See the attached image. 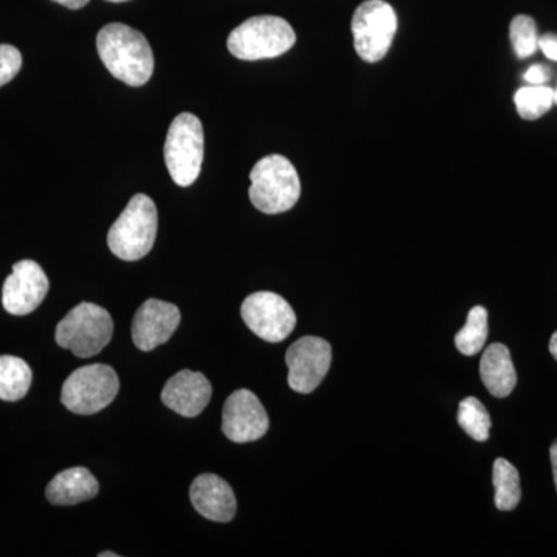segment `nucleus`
Here are the masks:
<instances>
[{
	"mask_svg": "<svg viewBox=\"0 0 557 557\" xmlns=\"http://www.w3.org/2000/svg\"><path fill=\"white\" fill-rule=\"evenodd\" d=\"M97 49L102 64L116 79L131 87L149 83L156 61L141 32L119 22L106 25L98 33Z\"/></svg>",
	"mask_w": 557,
	"mask_h": 557,
	"instance_id": "f257e3e1",
	"label": "nucleus"
},
{
	"mask_svg": "<svg viewBox=\"0 0 557 557\" xmlns=\"http://www.w3.org/2000/svg\"><path fill=\"white\" fill-rule=\"evenodd\" d=\"M159 212L146 194L132 197L126 209L110 226L108 245L116 258L135 262L148 256L157 239Z\"/></svg>",
	"mask_w": 557,
	"mask_h": 557,
	"instance_id": "f03ea898",
	"label": "nucleus"
},
{
	"mask_svg": "<svg viewBox=\"0 0 557 557\" xmlns=\"http://www.w3.org/2000/svg\"><path fill=\"white\" fill-rule=\"evenodd\" d=\"M249 200L263 214L289 211L300 197V180L292 161L284 156L263 157L252 168Z\"/></svg>",
	"mask_w": 557,
	"mask_h": 557,
	"instance_id": "7ed1b4c3",
	"label": "nucleus"
},
{
	"mask_svg": "<svg viewBox=\"0 0 557 557\" xmlns=\"http://www.w3.org/2000/svg\"><path fill=\"white\" fill-rule=\"evenodd\" d=\"M296 42V33L278 16H255L234 28L228 50L242 61H259L287 53Z\"/></svg>",
	"mask_w": 557,
	"mask_h": 557,
	"instance_id": "20e7f679",
	"label": "nucleus"
},
{
	"mask_svg": "<svg viewBox=\"0 0 557 557\" xmlns=\"http://www.w3.org/2000/svg\"><path fill=\"white\" fill-rule=\"evenodd\" d=\"M205 157V134L201 121L189 112L172 121L164 143V161L172 180L188 188L199 178Z\"/></svg>",
	"mask_w": 557,
	"mask_h": 557,
	"instance_id": "39448f33",
	"label": "nucleus"
},
{
	"mask_svg": "<svg viewBox=\"0 0 557 557\" xmlns=\"http://www.w3.org/2000/svg\"><path fill=\"white\" fill-rule=\"evenodd\" d=\"M113 321L108 310L97 304L83 302L70 310L57 327V343L75 357L90 358L108 346Z\"/></svg>",
	"mask_w": 557,
	"mask_h": 557,
	"instance_id": "423d86ee",
	"label": "nucleus"
},
{
	"mask_svg": "<svg viewBox=\"0 0 557 557\" xmlns=\"http://www.w3.org/2000/svg\"><path fill=\"white\" fill-rule=\"evenodd\" d=\"M398 17L394 7L384 0H366L351 20L355 50L362 61L375 64L386 58L395 35Z\"/></svg>",
	"mask_w": 557,
	"mask_h": 557,
	"instance_id": "0eeeda50",
	"label": "nucleus"
},
{
	"mask_svg": "<svg viewBox=\"0 0 557 557\" xmlns=\"http://www.w3.org/2000/svg\"><path fill=\"white\" fill-rule=\"evenodd\" d=\"M120 391L115 370L106 364H90L75 370L62 386L61 401L70 412L94 416L108 408Z\"/></svg>",
	"mask_w": 557,
	"mask_h": 557,
	"instance_id": "6e6552de",
	"label": "nucleus"
},
{
	"mask_svg": "<svg viewBox=\"0 0 557 557\" xmlns=\"http://www.w3.org/2000/svg\"><path fill=\"white\" fill-rule=\"evenodd\" d=\"M242 318L255 335L269 343L287 339L298 321L287 300L271 292L249 295L242 304Z\"/></svg>",
	"mask_w": 557,
	"mask_h": 557,
	"instance_id": "1a4fd4ad",
	"label": "nucleus"
},
{
	"mask_svg": "<svg viewBox=\"0 0 557 557\" xmlns=\"http://www.w3.org/2000/svg\"><path fill=\"white\" fill-rule=\"evenodd\" d=\"M285 361L289 387L298 394H311L329 373L332 346L317 336H304L289 346Z\"/></svg>",
	"mask_w": 557,
	"mask_h": 557,
	"instance_id": "9d476101",
	"label": "nucleus"
},
{
	"mask_svg": "<svg viewBox=\"0 0 557 557\" xmlns=\"http://www.w3.org/2000/svg\"><path fill=\"white\" fill-rule=\"evenodd\" d=\"M49 288V277L39 263L35 260H21L3 284V309L13 317L30 314L46 299Z\"/></svg>",
	"mask_w": 557,
	"mask_h": 557,
	"instance_id": "9b49d317",
	"label": "nucleus"
},
{
	"mask_svg": "<svg viewBox=\"0 0 557 557\" xmlns=\"http://www.w3.org/2000/svg\"><path fill=\"white\" fill-rule=\"evenodd\" d=\"M269 428V413L251 391L240 388L226 399L222 431L231 442H256L267 434Z\"/></svg>",
	"mask_w": 557,
	"mask_h": 557,
	"instance_id": "f8f14e48",
	"label": "nucleus"
},
{
	"mask_svg": "<svg viewBox=\"0 0 557 557\" xmlns=\"http://www.w3.org/2000/svg\"><path fill=\"white\" fill-rule=\"evenodd\" d=\"M182 321L177 306L159 299H148L135 313L132 322V339L143 351L168 343Z\"/></svg>",
	"mask_w": 557,
	"mask_h": 557,
	"instance_id": "ddd939ff",
	"label": "nucleus"
},
{
	"mask_svg": "<svg viewBox=\"0 0 557 557\" xmlns=\"http://www.w3.org/2000/svg\"><path fill=\"white\" fill-rule=\"evenodd\" d=\"M212 397V387L207 376L193 370H182L164 384L161 401L178 416H200Z\"/></svg>",
	"mask_w": 557,
	"mask_h": 557,
	"instance_id": "4468645a",
	"label": "nucleus"
},
{
	"mask_svg": "<svg viewBox=\"0 0 557 557\" xmlns=\"http://www.w3.org/2000/svg\"><path fill=\"white\" fill-rule=\"evenodd\" d=\"M193 507L212 522H230L237 511L236 496L228 482L214 474H201L189 491Z\"/></svg>",
	"mask_w": 557,
	"mask_h": 557,
	"instance_id": "2eb2a0df",
	"label": "nucleus"
},
{
	"mask_svg": "<svg viewBox=\"0 0 557 557\" xmlns=\"http://www.w3.org/2000/svg\"><path fill=\"white\" fill-rule=\"evenodd\" d=\"M100 493V483L89 469L78 467L60 472L46 490L50 504L70 507L81 502L91 500Z\"/></svg>",
	"mask_w": 557,
	"mask_h": 557,
	"instance_id": "dca6fc26",
	"label": "nucleus"
},
{
	"mask_svg": "<svg viewBox=\"0 0 557 557\" xmlns=\"http://www.w3.org/2000/svg\"><path fill=\"white\" fill-rule=\"evenodd\" d=\"M480 376L491 395L505 398L515 391L518 373L511 354L504 344H491L480 361Z\"/></svg>",
	"mask_w": 557,
	"mask_h": 557,
	"instance_id": "f3484780",
	"label": "nucleus"
},
{
	"mask_svg": "<svg viewBox=\"0 0 557 557\" xmlns=\"http://www.w3.org/2000/svg\"><path fill=\"white\" fill-rule=\"evenodd\" d=\"M33 372L22 358L0 357V399L20 401L30 391Z\"/></svg>",
	"mask_w": 557,
	"mask_h": 557,
	"instance_id": "a211bd4d",
	"label": "nucleus"
},
{
	"mask_svg": "<svg viewBox=\"0 0 557 557\" xmlns=\"http://www.w3.org/2000/svg\"><path fill=\"white\" fill-rule=\"evenodd\" d=\"M493 483L496 487L494 502H496L497 509L511 511V509L518 507L520 497H522L519 472L505 458H497L494 461Z\"/></svg>",
	"mask_w": 557,
	"mask_h": 557,
	"instance_id": "6ab92c4d",
	"label": "nucleus"
},
{
	"mask_svg": "<svg viewBox=\"0 0 557 557\" xmlns=\"http://www.w3.org/2000/svg\"><path fill=\"white\" fill-rule=\"evenodd\" d=\"M487 338V311L485 307H474L468 313L467 325L456 335V347L460 354L474 357L485 346Z\"/></svg>",
	"mask_w": 557,
	"mask_h": 557,
	"instance_id": "aec40b11",
	"label": "nucleus"
},
{
	"mask_svg": "<svg viewBox=\"0 0 557 557\" xmlns=\"http://www.w3.org/2000/svg\"><path fill=\"white\" fill-rule=\"evenodd\" d=\"M457 420L461 429L475 442H486L490 438L491 417L480 399L465 398L458 408Z\"/></svg>",
	"mask_w": 557,
	"mask_h": 557,
	"instance_id": "412c9836",
	"label": "nucleus"
},
{
	"mask_svg": "<svg viewBox=\"0 0 557 557\" xmlns=\"http://www.w3.org/2000/svg\"><path fill=\"white\" fill-rule=\"evenodd\" d=\"M515 102L523 120H539L555 106V90L545 86L522 87L516 94Z\"/></svg>",
	"mask_w": 557,
	"mask_h": 557,
	"instance_id": "4be33fe9",
	"label": "nucleus"
},
{
	"mask_svg": "<svg viewBox=\"0 0 557 557\" xmlns=\"http://www.w3.org/2000/svg\"><path fill=\"white\" fill-rule=\"evenodd\" d=\"M509 38H511L512 49L520 60L530 58L539 50L537 25L533 17L527 14H519L509 25Z\"/></svg>",
	"mask_w": 557,
	"mask_h": 557,
	"instance_id": "5701e85b",
	"label": "nucleus"
},
{
	"mask_svg": "<svg viewBox=\"0 0 557 557\" xmlns=\"http://www.w3.org/2000/svg\"><path fill=\"white\" fill-rule=\"evenodd\" d=\"M21 67V51L9 44H0V87L13 81Z\"/></svg>",
	"mask_w": 557,
	"mask_h": 557,
	"instance_id": "b1692460",
	"label": "nucleus"
},
{
	"mask_svg": "<svg viewBox=\"0 0 557 557\" xmlns=\"http://www.w3.org/2000/svg\"><path fill=\"white\" fill-rule=\"evenodd\" d=\"M523 78H525L527 83H530L531 86H544L549 79V70L544 67V65L536 64L527 70Z\"/></svg>",
	"mask_w": 557,
	"mask_h": 557,
	"instance_id": "393cba45",
	"label": "nucleus"
},
{
	"mask_svg": "<svg viewBox=\"0 0 557 557\" xmlns=\"http://www.w3.org/2000/svg\"><path fill=\"white\" fill-rule=\"evenodd\" d=\"M539 50L548 58V60L557 62V35L548 33V35L539 38Z\"/></svg>",
	"mask_w": 557,
	"mask_h": 557,
	"instance_id": "a878e982",
	"label": "nucleus"
},
{
	"mask_svg": "<svg viewBox=\"0 0 557 557\" xmlns=\"http://www.w3.org/2000/svg\"><path fill=\"white\" fill-rule=\"evenodd\" d=\"M53 2L61 3V5L67 7L70 10H79L86 7L90 0H53Z\"/></svg>",
	"mask_w": 557,
	"mask_h": 557,
	"instance_id": "bb28decb",
	"label": "nucleus"
},
{
	"mask_svg": "<svg viewBox=\"0 0 557 557\" xmlns=\"http://www.w3.org/2000/svg\"><path fill=\"white\" fill-rule=\"evenodd\" d=\"M549 457H552L553 475H555L557 490V440L553 443L552 448H549Z\"/></svg>",
	"mask_w": 557,
	"mask_h": 557,
	"instance_id": "cd10ccee",
	"label": "nucleus"
},
{
	"mask_svg": "<svg viewBox=\"0 0 557 557\" xmlns=\"http://www.w3.org/2000/svg\"><path fill=\"white\" fill-rule=\"evenodd\" d=\"M549 351H552L553 357L557 359V332L552 336V341H549Z\"/></svg>",
	"mask_w": 557,
	"mask_h": 557,
	"instance_id": "c85d7f7f",
	"label": "nucleus"
},
{
	"mask_svg": "<svg viewBox=\"0 0 557 557\" xmlns=\"http://www.w3.org/2000/svg\"><path fill=\"white\" fill-rule=\"evenodd\" d=\"M116 557L119 555H115V553L108 552V553H101L100 557Z\"/></svg>",
	"mask_w": 557,
	"mask_h": 557,
	"instance_id": "c756f323",
	"label": "nucleus"
},
{
	"mask_svg": "<svg viewBox=\"0 0 557 557\" xmlns=\"http://www.w3.org/2000/svg\"><path fill=\"white\" fill-rule=\"evenodd\" d=\"M108 2L121 3V2H129V0H108Z\"/></svg>",
	"mask_w": 557,
	"mask_h": 557,
	"instance_id": "7c9ffc66",
	"label": "nucleus"
},
{
	"mask_svg": "<svg viewBox=\"0 0 557 557\" xmlns=\"http://www.w3.org/2000/svg\"><path fill=\"white\" fill-rule=\"evenodd\" d=\"M555 104H557V89H555Z\"/></svg>",
	"mask_w": 557,
	"mask_h": 557,
	"instance_id": "2f4dec72",
	"label": "nucleus"
}]
</instances>
